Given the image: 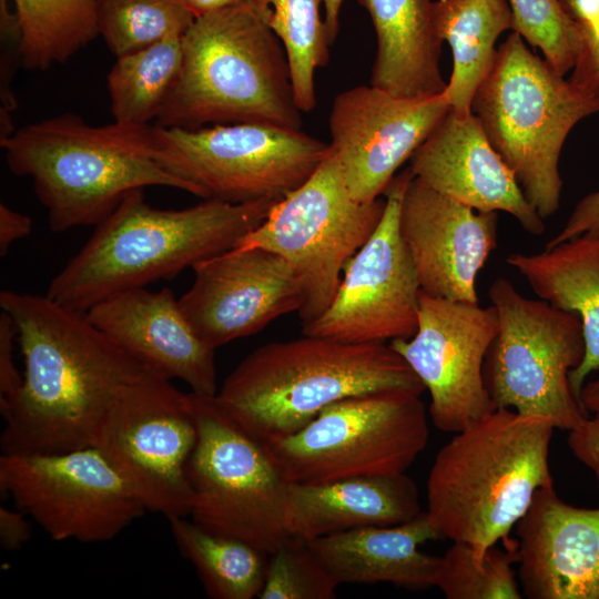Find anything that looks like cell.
<instances>
[{"mask_svg":"<svg viewBox=\"0 0 599 599\" xmlns=\"http://www.w3.org/2000/svg\"><path fill=\"white\" fill-rule=\"evenodd\" d=\"M0 140L14 132L12 114L18 100L12 90V81L18 61H21V32L16 11H11L8 0H0Z\"/></svg>","mask_w":599,"mask_h":599,"instance_id":"37","label":"cell"},{"mask_svg":"<svg viewBox=\"0 0 599 599\" xmlns=\"http://www.w3.org/2000/svg\"><path fill=\"white\" fill-rule=\"evenodd\" d=\"M433 22L437 37L453 53V71L443 93L458 116L471 114L476 90L494 63L499 35L514 29L508 0H436Z\"/></svg>","mask_w":599,"mask_h":599,"instance_id":"27","label":"cell"},{"mask_svg":"<svg viewBox=\"0 0 599 599\" xmlns=\"http://www.w3.org/2000/svg\"><path fill=\"white\" fill-rule=\"evenodd\" d=\"M195 18L231 8L248 0H181Z\"/></svg>","mask_w":599,"mask_h":599,"instance_id":"42","label":"cell"},{"mask_svg":"<svg viewBox=\"0 0 599 599\" xmlns=\"http://www.w3.org/2000/svg\"><path fill=\"white\" fill-rule=\"evenodd\" d=\"M384 390L422 396L424 384L387 343H346L304 335L251 352L214 398L261 443L294 434L332 403Z\"/></svg>","mask_w":599,"mask_h":599,"instance_id":"4","label":"cell"},{"mask_svg":"<svg viewBox=\"0 0 599 599\" xmlns=\"http://www.w3.org/2000/svg\"><path fill=\"white\" fill-rule=\"evenodd\" d=\"M548 418L497 408L455 433L437 453L427 479V515L443 538L468 545L475 562L504 540L536 491L554 485Z\"/></svg>","mask_w":599,"mask_h":599,"instance_id":"3","label":"cell"},{"mask_svg":"<svg viewBox=\"0 0 599 599\" xmlns=\"http://www.w3.org/2000/svg\"><path fill=\"white\" fill-rule=\"evenodd\" d=\"M506 261L540 300L581 319L585 356L569 374L579 399L586 378L599 369V232H586L536 254L512 253Z\"/></svg>","mask_w":599,"mask_h":599,"instance_id":"26","label":"cell"},{"mask_svg":"<svg viewBox=\"0 0 599 599\" xmlns=\"http://www.w3.org/2000/svg\"><path fill=\"white\" fill-rule=\"evenodd\" d=\"M516 547H491L481 565L475 562L470 547L460 541L439 557L434 587L448 599H521Z\"/></svg>","mask_w":599,"mask_h":599,"instance_id":"33","label":"cell"},{"mask_svg":"<svg viewBox=\"0 0 599 599\" xmlns=\"http://www.w3.org/2000/svg\"><path fill=\"white\" fill-rule=\"evenodd\" d=\"M412 176L407 167L392 180L384 193L380 222L345 264L327 309L303 324L304 335L346 343H386L414 336L420 286L399 229L402 200Z\"/></svg>","mask_w":599,"mask_h":599,"instance_id":"15","label":"cell"},{"mask_svg":"<svg viewBox=\"0 0 599 599\" xmlns=\"http://www.w3.org/2000/svg\"><path fill=\"white\" fill-rule=\"evenodd\" d=\"M522 596L599 599V508L565 502L554 485L538 489L517 524Z\"/></svg>","mask_w":599,"mask_h":599,"instance_id":"20","label":"cell"},{"mask_svg":"<svg viewBox=\"0 0 599 599\" xmlns=\"http://www.w3.org/2000/svg\"><path fill=\"white\" fill-rule=\"evenodd\" d=\"M158 161L203 200L280 201L301 186L331 151L301 129L265 123L195 129L154 125Z\"/></svg>","mask_w":599,"mask_h":599,"instance_id":"11","label":"cell"},{"mask_svg":"<svg viewBox=\"0 0 599 599\" xmlns=\"http://www.w3.org/2000/svg\"><path fill=\"white\" fill-rule=\"evenodd\" d=\"M512 31L539 48L546 62L560 75L572 71L580 49L579 34L557 0H508Z\"/></svg>","mask_w":599,"mask_h":599,"instance_id":"35","label":"cell"},{"mask_svg":"<svg viewBox=\"0 0 599 599\" xmlns=\"http://www.w3.org/2000/svg\"><path fill=\"white\" fill-rule=\"evenodd\" d=\"M32 231V220L3 202L0 203V255L8 253L11 244L28 236Z\"/></svg>","mask_w":599,"mask_h":599,"instance_id":"41","label":"cell"},{"mask_svg":"<svg viewBox=\"0 0 599 599\" xmlns=\"http://www.w3.org/2000/svg\"><path fill=\"white\" fill-rule=\"evenodd\" d=\"M567 444L573 456L591 470L599 488V413L586 416L570 429Z\"/></svg>","mask_w":599,"mask_h":599,"instance_id":"39","label":"cell"},{"mask_svg":"<svg viewBox=\"0 0 599 599\" xmlns=\"http://www.w3.org/2000/svg\"><path fill=\"white\" fill-rule=\"evenodd\" d=\"M182 37L171 35L116 58L108 74L114 122L146 125L158 118L181 72Z\"/></svg>","mask_w":599,"mask_h":599,"instance_id":"29","label":"cell"},{"mask_svg":"<svg viewBox=\"0 0 599 599\" xmlns=\"http://www.w3.org/2000/svg\"><path fill=\"white\" fill-rule=\"evenodd\" d=\"M9 170L28 176L53 232L98 225L132 191L189 185L156 159L154 125H91L63 113L0 140Z\"/></svg>","mask_w":599,"mask_h":599,"instance_id":"5","label":"cell"},{"mask_svg":"<svg viewBox=\"0 0 599 599\" xmlns=\"http://www.w3.org/2000/svg\"><path fill=\"white\" fill-rule=\"evenodd\" d=\"M24 358L23 383L0 402L1 454H54L92 447L104 415L151 372L93 325L47 295L1 291Z\"/></svg>","mask_w":599,"mask_h":599,"instance_id":"1","label":"cell"},{"mask_svg":"<svg viewBox=\"0 0 599 599\" xmlns=\"http://www.w3.org/2000/svg\"><path fill=\"white\" fill-rule=\"evenodd\" d=\"M98 31L118 58L171 35H183L195 16L181 0H98Z\"/></svg>","mask_w":599,"mask_h":599,"instance_id":"32","label":"cell"},{"mask_svg":"<svg viewBox=\"0 0 599 599\" xmlns=\"http://www.w3.org/2000/svg\"><path fill=\"white\" fill-rule=\"evenodd\" d=\"M443 537L426 511L395 526H369L307 540L339 583L389 582L416 591L434 587L439 557L419 546Z\"/></svg>","mask_w":599,"mask_h":599,"instance_id":"23","label":"cell"},{"mask_svg":"<svg viewBox=\"0 0 599 599\" xmlns=\"http://www.w3.org/2000/svg\"><path fill=\"white\" fill-rule=\"evenodd\" d=\"M498 328L494 305L449 301L420 290L416 333L389 345L429 392V415L437 429L455 434L497 409L483 367Z\"/></svg>","mask_w":599,"mask_h":599,"instance_id":"16","label":"cell"},{"mask_svg":"<svg viewBox=\"0 0 599 599\" xmlns=\"http://www.w3.org/2000/svg\"><path fill=\"white\" fill-rule=\"evenodd\" d=\"M29 70L62 64L99 35L98 0H11Z\"/></svg>","mask_w":599,"mask_h":599,"instance_id":"30","label":"cell"},{"mask_svg":"<svg viewBox=\"0 0 599 599\" xmlns=\"http://www.w3.org/2000/svg\"><path fill=\"white\" fill-rule=\"evenodd\" d=\"M579 399L588 414L599 413V377L582 386Z\"/></svg>","mask_w":599,"mask_h":599,"instance_id":"44","label":"cell"},{"mask_svg":"<svg viewBox=\"0 0 599 599\" xmlns=\"http://www.w3.org/2000/svg\"><path fill=\"white\" fill-rule=\"evenodd\" d=\"M324 7V24L329 44L332 45L339 29V14L345 0H321Z\"/></svg>","mask_w":599,"mask_h":599,"instance_id":"43","label":"cell"},{"mask_svg":"<svg viewBox=\"0 0 599 599\" xmlns=\"http://www.w3.org/2000/svg\"><path fill=\"white\" fill-rule=\"evenodd\" d=\"M415 481L405 474L346 478L324 484H288L287 527L312 540L369 526H395L420 512Z\"/></svg>","mask_w":599,"mask_h":599,"instance_id":"24","label":"cell"},{"mask_svg":"<svg viewBox=\"0 0 599 599\" xmlns=\"http://www.w3.org/2000/svg\"><path fill=\"white\" fill-rule=\"evenodd\" d=\"M597 112L598 102L530 51L516 31L497 48L471 102L491 146L544 220L560 206L564 143L579 121Z\"/></svg>","mask_w":599,"mask_h":599,"instance_id":"7","label":"cell"},{"mask_svg":"<svg viewBox=\"0 0 599 599\" xmlns=\"http://www.w3.org/2000/svg\"><path fill=\"white\" fill-rule=\"evenodd\" d=\"M368 12L376 55L370 83L393 95H441L447 83L439 69L441 41L433 22L432 0H358Z\"/></svg>","mask_w":599,"mask_h":599,"instance_id":"25","label":"cell"},{"mask_svg":"<svg viewBox=\"0 0 599 599\" xmlns=\"http://www.w3.org/2000/svg\"><path fill=\"white\" fill-rule=\"evenodd\" d=\"M265 123L301 129L284 47L248 0L195 18L182 37L179 79L161 128Z\"/></svg>","mask_w":599,"mask_h":599,"instance_id":"6","label":"cell"},{"mask_svg":"<svg viewBox=\"0 0 599 599\" xmlns=\"http://www.w3.org/2000/svg\"><path fill=\"white\" fill-rule=\"evenodd\" d=\"M385 205L382 199L363 203L352 197L331 148L317 170L234 247L264 248L293 265L304 291L297 313L306 324L332 303L345 264L373 234Z\"/></svg>","mask_w":599,"mask_h":599,"instance_id":"12","label":"cell"},{"mask_svg":"<svg viewBox=\"0 0 599 599\" xmlns=\"http://www.w3.org/2000/svg\"><path fill=\"white\" fill-rule=\"evenodd\" d=\"M85 315L154 374L181 379L197 395L217 393L215 349L197 336L170 288L124 291Z\"/></svg>","mask_w":599,"mask_h":599,"instance_id":"22","label":"cell"},{"mask_svg":"<svg viewBox=\"0 0 599 599\" xmlns=\"http://www.w3.org/2000/svg\"><path fill=\"white\" fill-rule=\"evenodd\" d=\"M265 22L281 40L290 65L296 104L301 112L316 105L315 72L328 61L321 0H253Z\"/></svg>","mask_w":599,"mask_h":599,"instance_id":"31","label":"cell"},{"mask_svg":"<svg viewBox=\"0 0 599 599\" xmlns=\"http://www.w3.org/2000/svg\"><path fill=\"white\" fill-rule=\"evenodd\" d=\"M449 110L443 94L400 98L372 84L338 93L329 114V144L352 197L379 199Z\"/></svg>","mask_w":599,"mask_h":599,"instance_id":"17","label":"cell"},{"mask_svg":"<svg viewBox=\"0 0 599 599\" xmlns=\"http://www.w3.org/2000/svg\"><path fill=\"white\" fill-rule=\"evenodd\" d=\"M557 1L580 38V49L569 79L599 104V0Z\"/></svg>","mask_w":599,"mask_h":599,"instance_id":"36","label":"cell"},{"mask_svg":"<svg viewBox=\"0 0 599 599\" xmlns=\"http://www.w3.org/2000/svg\"><path fill=\"white\" fill-rule=\"evenodd\" d=\"M489 297L499 328L483 376L496 408L548 418L556 428H575L588 416L569 383L586 351L581 319L544 300L525 297L501 277L490 285Z\"/></svg>","mask_w":599,"mask_h":599,"instance_id":"9","label":"cell"},{"mask_svg":"<svg viewBox=\"0 0 599 599\" xmlns=\"http://www.w3.org/2000/svg\"><path fill=\"white\" fill-rule=\"evenodd\" d=\"M18 337L16 323L6 311L0 313V402L12 397L21 387L23 376L13 361V342Z\"/></svg>","mask_w":599,"mask_h":599,"instance_id":"38","label":"cell"},{"mask_svg":"<svg viewBox=\"0 0 599 599\" xmlns=\"http://www.w3.org/2000/svg\"><path fill=\"white\" fill-rule=\"evenodd\" d=\"M275 200H219L180 210L151 206L130 192L81 250L51 280L47 296L85 313L118 293L167 280L233 248L267 216Z\"/></svg>","mask_w":599,"mask_h":599,"instance_id":"2","label":"cell"},{"mask_svg":"<svg viewBox=\"0 0 599 599\" xmlns=\"http://www.w3.org/2000/svg\"><path fill=\"white\" fill-rule=\"evenodd\" d=\"M341 583L321 564L307 540L290 536L268 555L260 599H333Z\"/></svg>","mask_w":599,"mask_h":599,"instance_id":"34","label":"cell"},{"mask_svg":"<svg viewBox=\"0 0 599 599\" xmlns=\"http://www.w3.org/2000/svg\"><path fill=\"white\" fill-rule=\"evenodd\" d=\"M197 441L190 395L148 373L113 402L95 434V447L146 510L169 519L190 515L187 464Z\"/></svg>","mask_w":599,"mask_h":599,"instance_id":"13","label":"cell"},{"mask_svg":"<svg viewBox=\"0 0 599 599\" xmlns=\"http://www.w3.org/2000/svg\"><path fill=\"white\" fill-rule=\"evenodd\" d=\"M197 441L187 464L191 519L270 555L290 536L287 489L264 444L238 427L214 396L189 393Z\"/></svg>","mask_w":599,"mask_h":599,"instance_id":"10","label":"cell"},{"mask_svg":"<svg viewBox=\"0 0 599 599\" xmlns=\"http://www.w3.org/2000/svg\"><path fill=\"white\" fill-rule=\"evenodd\" d=\"M598 193H599V191H598Z\"/></svg>","mask_w":599,"mask_h":599,"instance_id":"45","label":"cell"},{"mask_svg":"<svg viewBox=\"0 0 599 599\" xmlns=\"http://www.w3.org/2000/svg\"><path fill=\"white\" fill-rule=\"evenodd\" d=\"M22 509L0 506V545L6 551L21 549L31 538V524Z\"/></svg>","mask_w":599,"mask_h":599,"instance_id":"40","label":"cell"},{"mask_svg":"<svg viewBox=\"0 0 599 599\" xmlns=\"http://www.w3.org/2000/svg\"><path fill=\"white\" fill-rule=\"evenodd\" d=\"M497 212L475 211L413 174L402 200L399 229L420 290L439 298L479 303L476 278L497 247Z\"/></svg>","mask_w":599,"mask_h":599,"instance_id":"19","label":"cell"},{"mask_svg":"<svg viewBox=\"0 0 599 599\" xmlns=\"http://www.w3.org/2000/svg\"><path fill=\"white\" fill-rule=\"evenodd\" d=\"M192 286L179 298L197 336L216 349L298 312L302 280L293 265L264 248H231L196 263Z\"/></svg>","mask_w":599,"mask_h":599,"instance_id":"18","label":"cell"},{"mask_svg":"<svg viewBox=\"0 0 599 599\" xmlns=\"http://www.w3.org/2000/svg\"><path fill=\"white\" fill-rule=\"evenodd\" d=\"M420 395L384 390L323 408L298 432L264 444L288 483L405 474L428 441Z\"/></svg>","mask_w":599,"mask_h":599,"instance_id":"8","label":"cell"},{"mask_svg":"<svg viewBox=\"0 0 599 599\" xmlns=\"http://www.w3.org/2000/svg\"><path fill=\"white\" fill-rule=\"evenodd\" d=\"M0 488L58 541H109L148 511L93 446L1 454Z\"/></svg>","mask_w":599,"mask_h":599,"instance_id":"14","label":"cell"},{"mask_svg":"<svg viewBox=\"0 0 599 599\" xmlns=\"http://www.w3.org/2000/svg\"><path fill=\"white\" fill-rule=\"evenodd\" d=\"M409 169L423 183L478 212H507L540 235L544 219L525 197L512 171L488 141L477 116L451 110L416 149Z\"/></svg>","mask_w":599,"mask_h":599,"instance_id":"21","label":"cell"},{"mask_svg":"<svg viewBox=\"0 0 599 599\" xmlns=\"http://www.w3.org/2000/svg\"><path fill=\"white\" fill-rule=\"evenodd\" d=\"M180 554L213 599H252L262 590L268 555L238 539L212 534L192 519H169Z\"/></svg>","mask_w":599,"mask_h":599,"instance_id":"28","label":"cell"}]
</instances>
